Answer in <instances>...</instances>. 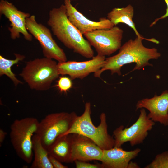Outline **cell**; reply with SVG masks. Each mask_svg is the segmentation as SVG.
Instances as JSON below:
<instances>
[{
	"label": "cell",
	"mask_w": 168,
	"mask_h": 168,
	"mask_svg": "<svg viewBox=\"0 0 168 168\" xmlns=\"http://www.w3.org/2000/svg\"><path fill=\"white\" fill-rule=\"evenodd\" d=\"M143 40L137 37L134 40L131 39L126 42L116 54L105 58L102 68L94 74V77H100L102 73L106 70H110L112 75L116 73L120 76L122 67L132 63H135L136 65L131 72L140 70L146 66H153L149 60L158 59L161 54L155 48L145 47L142 43Z\"/></svg>",
	"instance_id": "obj_1"
},
{
	"label": "cell",
	"mask_w": 168,
	"mask_h": 168,
	"mask_svg": "<svg viewBox=\"0 0 168 168\" xmlns=\"http://www.w3.org/2000/svg\"><path fill=\"white\" fill-rule=\"evenodd\" d=\"M47 25L66 47L86 58H91L94 56L89 42L68 19L64 4L50 10Z\"/></svg>",
	"instance_id": "obj_2"
},
{
	"label": "cell",
	"mask_w": 168,
	"mask_h": 168,
	"mask_svg": "<svg viewBox=\"0 0 168 168\" xmlns=\"http://www.w3.org/2000/svg\"><path fill=\"white\" fill-rule=\"evenodd\" d=\"M91 114V104L87 102L85 104L83 113L80 116L77 115L69 129L59 137L77 133L90 138L103 150L113 147L114 139L108 133L106 114L104 113L100 114V124L96 127L92 123Z\"/></svg>",
	"instance_id": "obj_3"
},
{
	"label": "cell",
	"mask_w": 168,
	"mask_h": 168,
	"mask_svg": "<svg viewBox=\"0 0 168 168\" xmlns=\"http://www.w3.org/2000/svg\"><path fill=\"white\" fill-rule=\"evenodd\" d=\"M59 75L58 63L45 57L27 62L20 74L31 89L40 91L49 89Z\"/></svg>",
	"instance_id": "obj_4"
},
{
	"label": "cell",
	"mask_w": 168,
	"mask_h": 168,
	"mask_svg": "<svg viewBox=\"0 0 168 168\" xmlns=\"http://www.w3.org/2000/svg\"><path fill=\"white\" fill-rule=\"evenodd\" d=\"M39 121L33 117L15 120L10 127L11 143L18 156L27 163L33 159L32 137Z\"/></svg>",
	"instance_id": "obj_5"
},
{
	"label": "cell",
	"mask_w": 168,
	"mask_h": 168,
	"mask_svg": "<svg viewBox=\"0 0 168 168\" xmlns=\"http://www.w3.org/2000/svg\"><path fill=\"white\" fill-rule=\"evenodd\" d=\"M77 115L74 112L48 114L39 122L35 134L40 137L43 146L48 150L58 137L69 129Z\"/></svg>",
	"instance_id": "obj_6"
},
{
	"label": "cell",
	"mask_w": 168,
	"mask_h": 168,
	"mask_svg": "<svg viewBox=\"0 0 168 168\" xmlns=\"http://www.w3.org/2000/svg\"><path fill=\"white\" fill-rule=\"evenodd\" d=\"M155 122L148 117L144 108H141L136 121L128 128L121 125L113 132L114 139V147H121L124 143L129 142L131 146L142 143L151 130Z\"/></svg>",
	"instance_id": "obj_7"
},
{
	"label": "cell",
	"mask_w": 168,
	"mask_h": 168,
	"mask_svg": "<svg viewBox=\"0 0 168 168\" xmlns=\"http://www.w3.org/2000/svg\"><path fill=\"white\" fill-rule=\"evenodd\" d=\"M26 27L28 31L39 43L44 57L54 59L58 62L67 61L65 53L53 38L50 30L38 23L34 15H30L26 19Z\"/></svg>",
	"instance_id": "obj_8"
},
{
	"label": "cell",
	"mask_w": 168,
	"mask_h": 168,
	"mask_svg": "<svg viewBox=\"0 0 168 168\" xmlns=\"http://www.w3.org/2000/svg\"><path fill=\"white\" fill-rule=\"evenodd\" d=\"M123 30L114 26L108 29L97 30L87 32L83 35L97 54L110 56L121 46Z\"/></svg>",
	"instance_id": "obj_9"
},
{
	"label": "cell",
	"mask_w": 168,
	"mask_h": 168,
	"mask_svg": "<svg viewBox=\"0 0 168 168\" xmlns=\"http://www.w3.org/2000/svg\"><path fill=\"white\" fill-rule=\"evenodd\" d=\"M105 58V56L97 54L87 61L58 62V72L60 75H68L72 80L82 79L90 74L99 71L104 64Z\"/></svg>",
	"instance_id": "obj_10"
},
{
	"label": "cell",
	"mask_w": 168,
	"mask_h": 168,
	"mask_svg": "<svg viewBox=\"0 0 168 168\" xmlns=\"http://www.w3.org/2000/svg\"><path fill=\"white\" fill-rule=\"evenodd\" d=\"M0 14L4 15L11 23V27L8 29L12 39L19 38L21 34L26 40L32 41V36L26 27V20L30 16V13L19 10L12 3L6 0H0Z\"/></svg>",
	"instance_id": "obj_11"
},
{
	"label": "cell",
	"mask_w": 168,
	"mask_h": 168,
	"mask_svg": "<svg viewBox=\"0 0 168 168\" xmlns=\"http://www.w3.org/2000/svg\"><path fill=\"white\" fill-rule=\"evenodd\" d=\"M71 134L72 159L86 161L93 160L100 161L103 150L92 140L82 135Z\"/></svg>",
	"instance_id": "obj_12"
},
{
	"label": "cell",
	"mask_w": 168,
	"mask_h": 168,
	"mask_svg": "<svg viewBox=\"0 0 168 168\" xmlns=\"http://www.w3.org/2000/svg\"><path fill=\"white\" fill-rule=\"evenodd\" d=\"M64 4L68 19L82 35L96 30L110 29L114 26L105 17L100 18L97 21L87 18L72 5L71 0H64Z\"/></svg>",
	"instance_id": "obj_13"
},
{
	"label": "cell",
	"mask_w": 168,
	"mask_h": 168,
	"mask_svg": "<svg viewBox=\"0 0 168 168\" xmlns=\"http://www.w3.org/2000/svg\"><path fill=\"white\" fill-rule=\"evenodd\" d=\"M141 149L137 148L129 151L121 147H114L103 150V155L100 161L102 168H139L136 163L131 161L140 152Z\"/></svg>",
	"instance_id": "obj_14"
},
{
	"label": "cell",
	"mask_w": 168,
	"mask_h": 168,
	"mask_svg": "<svg viewBox=\"0 0 168 168\" xmlns=\"http://www.w3.org/2000/svg\"><path fill=\"white\" fill-rule=\"evenodd\" d=\"M144 108L149 112L148 117L155 122L168 126V91L165 90L159 96L155 95L151 98L139 100L136 110Z\"/></svg>",
	"instance_id": "obj_15"
},
{
	"label": "cell",
	"mask_w": 168,
	"mask_h": 168,
	"mask_svg": "<svg viewBox=\"0 0 168 168\" xmlns=\"http://www.w3.org/2000/svg\"><path fill=\"white\" fill-rule=\"evenodd\" d=\"M134 9L131 5L129 4L125 7L114 8L107 14V18L114 25L119 23H124L131 27L134 31L137 37L143 38L156 44L159 41L155 38L146 39L141 36L138 32L133 18L134 15Z\"/></svg>",
	"instance_id": "obj_16"
},
{
	"label": "cell",
	"mask_w": 168,
	"mask_h": 168,
	"mask_svg": "<svg viewBox=\"0 0 168 168\" xmlns=\"http://www.w3.org/2000/svg\"><path fill=\"white\" fill-rule=\"evenodd\" d=\"M47 150L49 155L61 162L72 163L71 134L58 137Z\"/></svg>",
	"instance_id": "obj_17"
},
{
	"label": "cell",
	"mask_w": 168,
	"mask_h": 168,
	"mask_svg": "<svg viewBox=\"0 0 168 168\" xmlns=\"http://www.w3.org/2000/svg\"><path fill=\"white\" fill-rule=\"evenodd\" d=\"M33 159L31 168H54L49 159L48 151L42 145L40 137L35 134L32 137Z\"/></svg>",
	"instance_id": "obj_18"
},
{
	"label": "cell",
	"mask_w": 168,
	"mask_h": 168,
	"mask_svg": "<svg viewBox=\"0 0 168 168\" xmlns=\"http://www.w3.org/2000/svg\"><path fill=\"white\" fill-rule=\"evenodd\" d=\"M14 54L15 58L13 60L8 59L0 55V76H7L12 81L15 86H16L19 84H22V82L16 77L11 68L13 65L24 60L25 56L17 53H14Z\"/></svg>",
	"instance_id": "obj_19"
},
{
	"label": "cell",
	"mask_w": 168,
	"mask_h": 168,
	"mask_svg": "<svg viewBox=\"0 0 168 168\" xmlns=\"http://www.w3.org/2000/svg\"><path fill=\"white\" fill-rule=\"evenodd\" d=\"M145 168H168V151L157 154Z\"/></svg>",
	"instance_id": "obj_20"
},
{
	"label": "cell",
	"mask_w": 168,
	"mask_h": 168,
	"mask_svg": "<svg viewBox=\"0 0 168 168\" xmlns=\"http://www.w3.org/2000/svg\"><path fill=\"white\" fill-rule=\"evenodd\" d=\"M72 80L70 77L62 76L58 80L56 86L61 92L66 93L72 87Z\"/></svg>",
	"instance_id": "obj_21"
},
{
	"label": "cell",
	"mask_w": 168,
	"mask_h": 168,
	"mask_svg": "<svg viewBox=\"0 0 168 168\" xmlns=\"http://www.w3.org/2000/svg\"><path fill=\"white\" fill-rule=\"evenodd\" d=\"M74 162L76 168H102L101 164H92L77 160L75 161Z\"/></svg>",
	"instance_id": "obj_22"
},
{
	"label": "cell",
	"mask_w": 168,
	"mask_h": 168,
	"mask_svg": "<svg viewBox=\"0 0 168 168\" xmlns=\"http://www.w3.org/2000/svg\"><path fill=\"white\" fill-rule=\"evenodd\" d=\"M49 161L54 168H68V167L63 164L60 161L54 157L49 155Z\"/></svg>",
	"instance_id": "obj_23"
},
{
	"label": "cell",
	"mask_w": 168,
	"mask_h": 168,
	"mask_svg": "<svg viewBox=\"0 0 168 168\" xmlns=\"http://www.w3.org/2000/svg\"><path fill=\"white\" fill-rule=\"evenodd\" d=\"M167 5V8L166 9V12L165 14L161 17L156 18L150 25V26L152 27L155 25L157 21L161 19H164L168 17V0H164Z\"/></svg>",
	"instance_id": "obj_24"
},
{
	"label": "cell",
	"mask_w": 168,
	"mask_h": 168,
	"mask_svg": "<svg viewBox=\"0 0 168 168\" xmlns=\"http://www.w3.org/2000/svg\"><path fill=\"white\" fill-rule=\"evenodd\" d=\"M7 132L4 131L2 129H0V146L1 147L2 143L3 142L6 136L7 135Z\"/></svg>",
	"instance_id": "obj_25"
},
{
	"label": "cell",
	"mask_w": 168,
	"mask_h": 168,
	"mask_svg": "<svg viewBox=\"0 0 168 168\" xmlns=\"http://www.w3.org/2000/svg\"><path fill=\"white\" fill-rule=\"evenodd\" d=\"M71 1H76V0H71Z\"/></svg>",
	"instance_id": "obj_26"
}]
</instances>
